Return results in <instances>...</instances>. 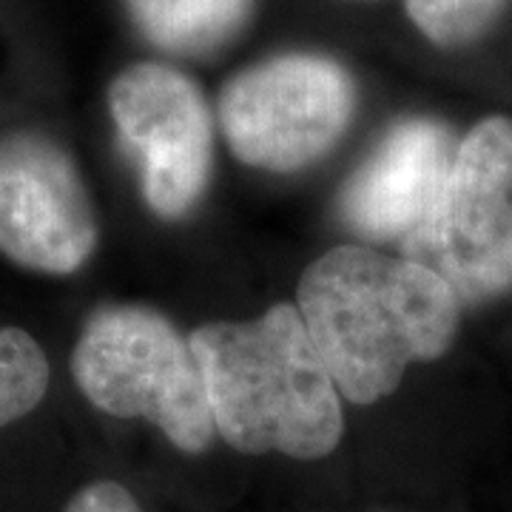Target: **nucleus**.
Instances as JSON below:
<instances>
[{
    "label": "nucleus",
    "instance_id": "obj_1",
    "mask_svg": "<svg viewBox=\"0 0 512 512\" xmlns=\"http://www.w3.org/2000/svg\"><path fill=\"white\" fill-rule=\"evenodd\" d=\"M296 311L336 390L373 404L453 345L461 299L421 262L342 245L302 274Z\"/></svg>",
    "mask_w": 512,
    "mask_h": 512
},
{
    "label": "nucleus",
    "instance_id": "obj_2",
    "mask_svg": "<svg viewBox=\"0 0 512 512\" xmlns=\"http://www.w3.org/2000/svg\"><path fill=\"white\" fill-rule=\"evenodd\" d=\"M214 430L242 453L322 458L342 439L339 390L302 316L274 305L254 322H214L188 339Z\"/></svg>",
    "mask_w": 512,
    "mask_h": 512
},
{
    "label": "nucleus",
    "instance_id": "obj_3",
    "mask_svg": "<svg viewBox=\"0 0 512 512\" xmlns=\"http://www.w3.org/2000/svg\"><path fill=\"white\" fill-rule=\"evenodd\" d=\"M72 373L94 407L148 419L185 453H202L217 433L194 348L163 313L100 308L74 345Z\"/></svg>",
    "mask_w": 512,
    "mask_h": 512
},
{
    "label": "nucleus",
    "instance_id": "obj_4",
    "mask_svg": "<svg viewBox=\"0 0 512 512\" xmlns=\"http://www.w3.org/2000/svg\"><path fill=\"white\" fill-rule=\"evenodd\" d=\"M402 256L427 265L458 299L484 302L512 285V120L487 117L456 146L439 197Z\"/></svg>",
    "mask_w": 512,
    "mask_h": 512
},
{
    "label": "nucleus",
    "instance_id": "obj_5",
    "mask_svg": "<svg viewBox=\"0 0 512 512\" xmlns=\"http://www.w3.org/2000/svg\"><path fill=\"white\" fill-rule=\"evenodd\" d=\"M353 109L356 86L345 66L293 52L237 74L220 97V123L237 160L265 171H296L342 140Z\"/></svg>",
    "mask_w": 512,
    "mask_h": 512
},
{
    "label": "nucleus",
    "instance_id": "obj_6",
    "mask_svg": "<svg viewBox=\"0 0 512 512\" xmlns=\"http://www.w3.org/2000/svg\"><path fill=\"white\" fill-rule=\"evenodd\" d=\"M109 111L148 208L183 220L211 180L214 157V123L200 86L163 63H137L114 77Z\"/></svg>",
    "mask_w": 512,
    "mask_h": 512
},
{
    "label": "nucleus",
    "instance_id": "obj_7",
    "mask_svg": "<svg viewBox=\"0 0 512 512\" xmlns=\"http://www.w3.org/2000/svg\"><path fill=\"white\" fill-rule=\"evenodd\" d=\"M97 245L92 197L72 157L40 134L0 137V254L40 274H74Z\"/></svg>",
    "mask_w": 512,
    "mask_h": 512
},
{
    "label": "nucleus",
    "instance_id": "obj_8",
    "mask_svg": "<svg viewBox=\"0 0 512 512\" xmlns=\"http://www.w3.org/2000/svg\"><path fill=\"white\" fill-rule=\"evenodd\" d=\"M453 157V134L439 120L396 123L342 188L339 217L365 239L410 237L430 214Z\"/></svg>",
    "mask_w": 512,
    "mask_h": 512
},
{
    "label": "nucleus",
    "instance_id": "obj_9",
    "mask_svg": "<svg viewBox=\"0 0 512 512\" xmlns=\"http://www.w3.org/2000/svg\"><path fill=\"white\" fill-rule=\"evenodd\" d=\"M137 29L171 55H208L245 26L254 0H126Z\"/></svg>",
    "mask_w": 512,
    "mask_h": 512
},
{
    "label": "nucleus",
    "instance_id": "obj_10",
    "mask_svg": "<svg viewBox=\"0 0 512 512\" xmlns=\"http://www.w3.org/2000/svg\"><path fill=\"white\" fill-rule=\"evenodd\" d=\"M49 362L35 339L18 328H0V427L23 419L43 402Z\"/></svg>",
    "mask_w": 512,
    "mask_h": 512
},
{
    "label": "nucleus",
    "instance_id": "obj_11",
    "mask_svg": "<svg viewBox=\"0 0 512 512\" xmlns=\"http://www.w3.org/2000/svg\"><path fill=\"white\" fill-rule=\"evenodd\" d=\"M507 0H404L421 35L444 49L467 46L484 35Z\"/></svg>",
    "mask_w": 512,
    "mask_h": 512
},
{
    "label": "nucleus",
    "instance_id": "obj_12",
    "mask_svg": "<svg viewBox=\"0 0 512 512\" xmlns=\"http://www.w3.org/2000/svg\"><path fill=\"white\" fill-rule=\"evenodd\" d=\"M66 512H143L134 495L114 481H97L74 495Z\"/></svg>",
    "mask_w": 512,
    "mask_h": 512
}]
</instances>
